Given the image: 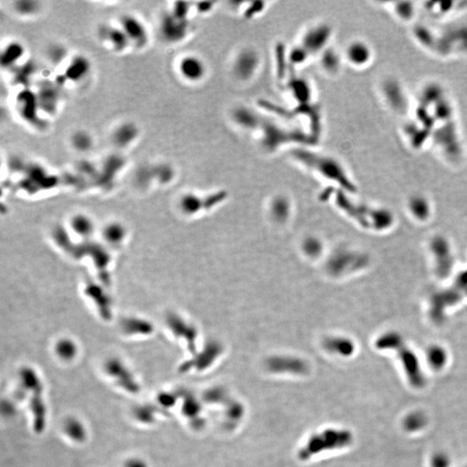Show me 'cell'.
<instances>
[{
    "mask_svg": "<svg viewBox=\"0 0 467 467\" xmlns=\"http://www.w3.org/2000/svg\"><path fill=\"white\" fill-rule=\"evenodd\" d=\"M222 351V347L218 343H209L204 350L200 352L197 351L190 360L179 367L180 372H189L193 369L199 372L204 371L215 361Z\"/></svg>",
    "mask_w": 467,
    "mask_h": 467,
    "instance_id": "cell-6",
    "label": "cell"
},
{
    "mask_svg": "<svg viewBox=\"0 0 467 467\" xmlns=\"http://www.w3.org/2000/svg\"><path fill=\"white\" fill-rule=\"evenodd\" d=\"M55 353L61 361L69 363L76 358L78 347L73 340L62 338L55 345Z\"/></svg>",
    "mask_w": 467,
    "mask_h": 467,
    "instance_id": "cell-14",
    "label": "cell"
},
{
    "mask_svg": "<svg viewBox=\"0 0 467 467\" xmlns=\"http://www.w3.org/2000/svg\"><path fill=\"white\" fill-rule=\"evenodd\" d=\"M19 381L27 397L33 432L35 435H43L46 429L48 421V407L44 381L38 371L30 366H25L20 369Z\"/></svg>",
    "mask_w": 467,
    "mask_h": 467,
    "instance_id": "cell-1",
    "label": "cell"
},
{
    "mask_svg": "<svg viewBox=\"0 0 467 467\" xmlns=\"http://www.w3.org/2000/svg\"><path fill=\"white\" fill-rule=\"evenodd\" d=\"M297 156L300 158V160L317 170L325 177L334 180L344 187L346 188L347 190H354V187H352V185L349 181V178L345 176V172L343 171L342 169L340 168L338 165L333 161L317 157L315 155L304 153V152L299 153V154L297 153Z\"/></svg>",
    "mask_w": 467,
    "mask_h": 467,
    "instance_id": "cell-5",
    "label": "cell"
},
{
    "mask_svg": "<svg viewBox=\"0 0 467 467\" xmlns=\"http://www.w3.org/2000/svg\"><path fill=\"white\" fill-rule=\"evenodd\" d=\"M223 196L224 194L223 193L215 194L206 199H200L192 196H185V199L183 200V209L189 214L196 213L202 209H208L209 207L217 205L223 200Z\"/></svg>",
    "mask_w": 467,
    "mask_h": 467,
    "instance_id": "cell-12",
    "label": "cell"
},
{
    "mask_svg": "<svg viewBox=\"0 0 467 467\" xmlns=\"http://www.w3.org/2000/svg\"><path fill=\"white\" fill-rule=\"evenodd\" d=\"M266 369L273 375L304 376L310 371L309 364L299 356L277 355L266 359Z\"/></svg>",
    "mask_w": 467,
    "mask_h": 467,
    "instance_id": "cell-4",
    "label": "cell"
},
{
    "mask_svg": "<svg viewBox=\"0 0 467 467\" xmlns=\"http://www.w3.org/2000/svg\"><path fill=\"white\" fill-rule=\"evenodd\" d=\"M123 233H124L123 228L112 225L106 228L105 237L110 243H120V241L124 238Z\"/></svg>",
    "mask_w": 467,
    "mask_h": 467,
    "instance_id": "cell-20",
    "label": "cell"
},
{
    "mask_svg": "<svg viewBox=\"0 0 467 467\" xmlns=\"http://www.w3.org/2000/svg\"><path fill=\"white\" fill-rule=\"evenodd\" d=\"M122 467H149L147 462L140 458H131L124 463Z\"/></svg>",
    "mask_w": 467,
    "mask_h": 467,
    "instance_id": "cell-23",
    "label": "cell"
},
{
    "mask_svg": "<svg viewBox=\"0 0 467 467\" xmlns=\"http://www.w3.org/2000/svg\"><path fill=\"white\" fill-rule=\"evenodd\" d=\"M121 28L128 39L134 44H145L147 41V31L138 19L133 16H124L121 20Z\"/></svg>",
    "mask_w": 467,
    "mask_h": 467,
    "instance_id": "cell-11",
    "label": "cell"
},
{
    "mask_svg": "<svg viewBox=\"0 0 467 467\" xmlns=\"http://www.w3.org/2000/svg\"><path fill=\"white\" fill-rule=\"evenodd\" d=\"M73 228L77 233L83 236H89L93 232V223L84 217H77L73 220Z\"/></svg>",
    "mask_w": 467,
    "mask_h": 467,
    "instance_id": "cell-18",
    "label": "cell"
},
{
    "mask_svg": "<svg viewBox=\"0 0 467 467\" xmlns=\"http://www.w3.org/2000/svg\"><path fill=\"white\" fill-rule=\"evenodd\" d=\"M179 70L186 79L196 81L204 75V68L199 59L195 57H186L181 62Z\"/></svg>",
    "mask_w": 467,
    "mask_h": 467,
    "instance_id": "cell-15",
    "label": "cell"
},
{
    "mask_svg": "<svg viewBox=\"0 0 467 467\" xmlns=\"http://www.w3.org/2000/svg\"><path fill=\"white\" fill-rule=\"evenodd\" d=\"M180 393V411L185 421L196 428L203 426V402L188 392Z\"/></svg>",
    "mask_w": 467,
    "mask_h": 467,
    "instance_id": "cell-7",
    "label": "cell"
},
{
    "mask_svg": "<svg viewBox=\"0 0 467 467\" xmlns=\"http://www.w3.org/2000/svg\"><path fill=\"white\" fill-rule=\"evenodd\" d=\"M327 35L328 34L326 32V29H319V30L313 31V32L310 33L307 37V44L310 47H313V49H317L318 46H320L325 43Z\"/></svg>",
    "mask_w": 467,
    "mask_h": 467,
    "instance_id": "cell-19",
    "label": "cell"
},
{
    "mask_svg": "<svg viewBox=\"0 0 467 467\" xmlns=\"http://www.w3.org/2000/svg\"><path fill=\"white\" fill-rule=\"evenodd\" d=\"M104 373L109 380L120 391L136 396L141 391V385L132 369L120 358L112 357L105 362Z\"/></svg>",
    "mask_w": 467,
    "mask_h": 467,
    "instance_id": "cell-3",
    "label": "cell"
},
{
    "mask_svg": "<svg viewBox=\"0 0 467 467\" xmlns=\"http://www.w3.org/2000/svg\"><path fill=\"white\" fill-rule=\"evenodd\" d=\"M350 442L351 435L346 430L324 427L306 438L297 450V458L301 462L313 461L345 448Z\"/></svg>",
    "mask_w": 467,
    "mask_h": 467,
    "instance_id": "cell-2",
    "label": "cell"
},
{
    "mask_svg": "<svg viewBox=\"0 0 467 467\" xmlns=\"http://www.w3.org/2000/svg\"><path fill=\"white\" fill-rule=\"evenodd\" d=\"M179 401V392H161L157 396V404L166 411L176 407Z\"/></svg>",
    "mask_w": 467,
    "mask_h": 467,
    "instance_id": "cell-17",
    "label": "cell"
},
{
    "mask_svg": "<svg viewBox=\"0 0 467 467\" xmlns=\"http://www.w3.org/2000/svg\"><path fill=\"white\" fill-rule=\"evenodd\" d=\"M171 328L176 337L184 340L190 354L194 356L197 352L196 328L179 317L171 318Z\"/></svg>",
    "mask_w": 467,
    "mask_h": 467,
    "instance_id": "cell-9",
    "label": "cell"
},
{
    "mask_svg": "<svg viewBox=\"0 0 467 467\" xmlns=\"http://www.w3.org/2000/svg\"><path fill=\"white\" fill-rule=\"evenodd\" d=\"M62 431L64 437L76 445L84 444L88 439V430L84 422L76 416H68L63 421Z\"/></svg>",
    "mask_w": 467,
    "mask_h": 467,
    "instance_id": "cell-8",
    "label": "cell"
},
{
    "mask_svg": "<svg viewBox=\"0 0 467 467\" xmlns=\"http://www.w3.org/2000/svg\"><path fill=\"white\" fill-rule=\"evenodd\" d=\"M166 416H167V411L158 404L137 405L133 409L134 421L143 426H153L158 423L160 417Z\"/></svg>",
    "mask_w": 467,
    "mask_h": 467,
    "instance_id": "cell-10",
    "label": "cell"
},
{
    "mask_svg": "<svg viewBox=\"0 0 467 467\" xmlns=\"http://www.w3.org/2000/svg\"><path fill=\"white\" fill-rule=\"evenodd\" d=\"M322 345L325 350L335 356H348L354 351L352 342L344 337H326Z\"/></svg>",
    "mask_w": 467,
    "mask_h": 467,
    "instance_id": "cell-13",
    "label": "cell"
},
{
    "mask_svg": "<svg viewBox=\"0 0 467 467\" xmlns=\"http://www.w3.org/2000/svg\"><path fill=\"white\" fill-rule=\"evenodd\" d=\"M303 249L308 256H316L320 254L322 246L317 240L310 238L304 242Z\"/></svg>",
    "mask_w": 467,
    "mask_h": 467,
    "instance_id": "cell-21",
    "label": "cell"
},
{
    "mask_svg": "<svg viewBox=\"0 0 467 467\" xmlns=\"http://www.w3.org/2000/svg\"><path fill=\"white\" fill-rule=\"evenodd\" d=\"M350 60L355 64H365L370 58L369 48L362 43H356L350 45L348 50Z\"/></svg>",
    "mask_w": 467,
    "mask_h": 467,
    "instance_id": "cell-16",
    "label": "cell"
},
{
    "mask_svg": "<svg viewBox=\"0 0 467 467\" xmlns=\"http://www.w3.org/2000/svg\"><path fill=\"white\" fill-rule=\"evenodd\" d=\"M273 214L277 220L282 221L288 215V205L282 200L275 202L273 205Z\"/></svg>",
    "mask_w": 467,
    "mask_h": 467,
    "instance_id": "cell-22",
    "label": "cell"
}]
</instances>
